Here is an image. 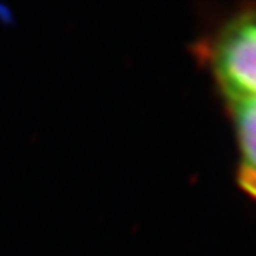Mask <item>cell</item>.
<instances>
[{"instance_id":"6da1fadb","label":"cell","mask_w":256,"mask_h":256,"mask_svg":"<svg viewBox=\"0 0 256 256\" xmlns=\"http://www.w3.org/2000/svg\"><path fill=\"white\" fill-rule=\"evenodd\" d=\"M222 105L256 98V4L218 16L192 45Z\"/></svg>"},{"instance_id":"7a4b0ae2","label":"cell","mask_w":256,"mask_h":256,"mask_svg":"<svg viewBox=\"0 0 256 256\" xmlns=\"http://www.w3.org/2000/svg\"><path fill=\"white\" fill-rule=\"evenodd\" d=\"M224 110L236 142V184L256 200V98L226 105Z\"/></svg>"}]
</instances>
